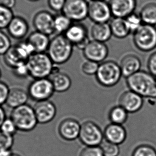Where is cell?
Listing matches in <instances>:
<instances>
[{
    "label": "cell",
    "instance_id": "obj_9",
    "mask_svg": "<svg viewBox=\"0 0 156 156\" xmlns=\"http://www.w3.org/2000/svg\"><path fill=\"white\" fill-rule=\"evenodd\" d=\"M104 137L101 129L95 122L89 120L81 125L79 138L87 147L100 146Z\"/></svg>",
    "mask_w": 156,
    "mask_h": 156
},
{
    "label": "cell",
    "instance_id": "obj_15",
    "mask_svg": "<svg viewBox=\"0 0 156 156\" xmlns=\"http://www.w3.org/2000/svg\"><path fill=\"white\" fill-rule=\"evenodd\" d=\"M54 18L48 11H40L33 17V25L36 31L50 36L55 33Z\"/></svg>",
    "mask_w": 156,
    "mask_h": 156
},
{
    "label": "cell",
    "instance_id": "obj_16",
    "mask_svg": "<svg viewBox=\"0 0 156 156\" xmlns=\"http://www.w3.org/2000/svg\"><path fill=\"white\" fill-rule=\"evenodd\" d=\"M108 3L112 17L123 19L135 12L137 6L136 0H109Z\"/></svg>",
    "mask_w": 156,
    "mask_h": 156
},
{
    "label": "cell",
    "instance_id": "obj_7",
    "mask_svg": "<svg viewBox=\"0 0 156 156\" xmlns=\"http://www.w3.org/2000/svg\"><path fill=\"white\" fill-rule=\"evenodd\" d=\"M133 34V42L139 51L148 52L156 49V26L143 23Z\"/></svg>",
    "mask_w": 156,
    "mask_h": 156
},
{
    "label": "cell",
    "instance_id": "obj_44",
    "mask_svg": "<svg viewBox=\"0 0 156 156\" xmlns=\"http://www.w3.org/2000/svg\"><path fill=\"white\" fill-rule=\"evenodd\" d=\"M6 118V114L5 110L2 106H0V127Z\"/></svg>",
    "mask_w": 156,
    "mask_h": 156
},
{
    "label": "cell",
    "instance_id": "obj_43",
    "mask_svg": "<svg viewBox=\"0 0 156 156\" xmlns=\"http://www.w3.org/2000/svg\"><path fill=\"white\" fill-rule=\"evenodd\" d=\"M16 3V0H0V4L11 9L15 6Z\"/></svg>",
    "mask_w": 156,
    "mask_h": 156
},
{
    "label": "cell",
    "instance_id": "obj_33",
    "mask_svg": "<svg viewBox=\"0 0 156 156\" xmlns=\"http://www.w3.org/2000/svg\"><path fill=\"white\" fill-rule=\"evenodd\" d=\"M0 131L7 135L14 136L17 133V127L10 117L6 118L0 127Z\"/></svg>",
    "mask_w": 156,
    "mask_h": 156
},
{
    "label": "cell",
    "instance_id": "obj_5",
    "mask_svg": "<svg viewBox=\"0 0 156 156\" xmlns=\"http://www.w3.org/2000/svg\"><path fill=\"white\" fill-rule=\"evenodd\" d=\"M97 82L102 87H111L117 84L122 77L120 65L112 60L100 63L95 75Z\"/></svg>",
    "mask_w": 156,
    "mask_h": 156
},
{
    "label": "cell",
    "instance_id": "obj_48",
    "mask_svg": "<svg viewBox=\"0 0 156 156\" xmlns=\"http://www.w3.org/2000/svg\"><path fill=\"white\" fill-rule=\"evenodd\" d=\"M1 76H2V71H1V68H0V79H1Z\"/></svg>",
    "mask_w": 156,
    "mask_h": 156
},
{
    "label": "cell",
    "instance_id": "obj_37",
    "mask_svg": "<svg viewBox=\"0 0 156 156\" xmlns=\"http://www.w3.org/2000/svg\"><path fill=\"white\" fill-rule=\"evenodd\" d=\"M14 144V136L8 135L0 131V150L11 149Z\"/></svg>",
    "mask_w": 156,
    "mask_h": 156
},
{
    "label": "cell",
    "instance_id": "obj_45",
    "mask_svg": "<svg viewBox=\"0 0 156 156\" xmlns=\"http://www.w3.org/2000/svg\"><path fill=\"white\" fill-rule=\"evenodd\" d=\"M13 154L11 149L0 150V156H11Z\"/></svg>",
    "mask_w": 156,
    "mask_h": 156
},
{
    "label": "cell",
    "instance_id": "obj_28",
    "mask_svg": "<svg viewBox=\"0 0 156 156\" xmlns=\"http://www.w3.org/2000/svg\"><path fill=\"white\" fill-rule=\"evenodd\" d=\"M128 112L120 105L112 107L109 112V118L111 123L123 125L128 119Z\"/></svg>",
    "mask_w": 156,
    "mask_h": 156
},
{
    "label": "cell",
    "instance_id": "obj_38",
    "mask_svg": "<svg viewBox=\"0 0 156 156\" xmlns=\"http://www.w3.org/2000/svg\"><path fill=\"white\" fill-rule=\"evenodd\" d=\"M80 156H104L100 146L86 147L81 152Z\"/></svg>",
    "mask_w": 156,
    "mask_h": 156
},
{
    "label": "cell",
    "instance_id": "obj_46",
    "mask_svg": "<svg viewBox=\"0 0 156 156\" xmlns=\"http://www.w3.org/2000/svg\"><path fill=\"white\" fill-rule=\"evenodd\" d=\"M28 1H30V2H35L39 1H40V0H28Z\"/></svg>",
    "mask_w": 156,
    "mask_h": 156
},
{
    "label": "cell",
    "instance_id": "obj_39",
    "mask_svg": "<svg viewBox=\"0 0 156 156\" xmlns=\"http://www.w3.org/2000/svg\"><path fill=\"white\" fill-rule=\"evenodd\" d=\"M14 75L19 78H25L30 76L26 63H23L13 69Z\"/></svg>",
    "mask_w": 156,
    "mask_h": 156
},
{
    "label": "cell",
    "instance_id": "obj_30",
    "mask_svg": "<svg viewBox=\"0 0 156 156\" xmlns=\"http://www.w3.org/2000/svg\"><path fill=\"white\" fill-rule=\"evenodd\" d=\"M14 17L12 9L0 4V30L6 29Z\"/></svg>",
    "mask_w": 156,
    "mask_h": 156
},
{
    "label": "cell",
    "instance_id": "obj_47",
    "mask_svg": "<svg viewBox=\"0 0 156 156\" xmlns=\"http://www.w3.org/2000/svg\"><path fill=\"white\" fill-rule=\"evenodd\" d=\"M21 156L20 154H15V153H13L12 156Z\"/></svg>",
    "mask_w": 156,
    "mask_h": 156
},
{
    "label": "cell",
    "instance_id": "obj_40",
    "mask_svg": "<svg viewBox=\"0 0 156 156\" xmlns=\"http://www.w3.org/2000/svg\"><path fill=\"white\" fill-rule=\"evenodd\" d=\"M10 88L6 83L0 80V106L6 103Z\"/></svg>",
    "mask_w": 156,
    "mask_h": 156
},
{
    "label": "cell",
    "instance_id": "obj_18",
    "mask_svg": "<svg viewBox=\"0 0 156 156\" xmlns=\"http://www.w3.org/2000/svg\"><path fill=\"white\" fill-rule=\"evenodd\" d=\"M143 104V98L130 90L122 93L119 99V105L131 114L139 112Z\"/></svg>",
    "mask_w": 156,
    "mask_h": 156
},
{
    "label": "cell",
    "instance_id": "obj_6",
    "mask_svg": "<svg viewBox=\"0 0 156 156\" xmlns=\"http://www.w3.org/2000/svg\"><path fill=\"white\" fill-rule=\"evenodd\" d=\"M34 53L32 46L26 41H21L10 49L3 55L4 62L12 69L18 66L26 63L28 59Z\"/></svg>",
    "mask_w": 156,
    "mask_h": 156
},
{
    "label": "cell",
    "instance_id": "obj_41",
    "mask_svg": "<svg viewBox=\"0 0 156 156\" xmlns=\"http://www.w3.org/2000/svg\"><path fill=\"white\" fill-rule=\"evenodd\" d=\"M66 0H48V4L51 10L55 12H62Z\"/></svg>",
    "mask_w": 156,
    "mask_h": 156
},
{
    "label": "cell",
    "instance_id": "obj_20",
    "mask_svg": "<svg viewBox=\"0 0 156 156\" xmlns=\"http://www.w3.org/2000/svg\"><path fill=\"white\" fill-rule=\"evenodd\" d=\"M119 65L122 76L127 78L141 70V61L136 55L129 54L122 58Z\"/></svg>",
    "mask_w": 156,
    "mask_h": 156
},
{
    "label": "cell",
    "instance_id": "obj_11",
    "mask_svg": "<svg viewBox=\"0 0 156 156\" xmlns=\"http://www.w3.org/2000/svg\"><path fill=\"white\" fill-rule=\"evenodd\" d=\"M112 17L108 2L101 0L89 2L88 18L94 23H108Z\"/></svg>",
    "mask_w": 156,
    "mask_h": 156
},
{
    "label": "cell",
    "instance_id": "obj_32",
    "mask_svg": "<svg viewBox=\"0 0 156 156\" xmlns=\"http://www.w3.org/2000/svg\"><path fill=\"white\" fill-rule=\"evenodd\" d=\"M104 156H118L120 152L119 145L106 140L100 145Z\"/></svg>",
    "mask_w": 156,
    "mask_h": 156
},
{
    "label": "cell",
    "instance_id": "obj_26",
    "mask_svg": "<svg viewBox=\"0 0 156 156\" xmlns=\"http://www.w3.org/2000/svg\"><path fill=\"white\" fill-rule=\"evenodd\" d=\"M110 28L112 36L119 39H123L128 36L131 33L127 26L124 19L113 17L110 21Z\"/></svg>",
    "mask_w": 156,
    "mask_h": 156
},
{
    "label": "cell",
    "instance_id": "obj_17",
    "mask_svg": "<svg viewBox=\"0 0 156 156\" xmlns=\"http://www.w3.org/2000/svg\"><path fill=\"white\" fill-rule=\"evenodd\" d=\"M81 126V125L76 119L66 118L59 123L58 132L63 139L69 141H74L79 138Z\"/></svg>",
    "mask_w": 156,
    "mask_h": 156
},
{
    "label": "cell",
    "instance_id": "obj_25",
    "mask_svg": "<svg viewBox=\"0 0 156 156\" xmlns=\"http://www.w3.org/2000/svg\"><path fill=\"white\" fill-rule=\"evenodd\" d=\"M91 34L93 40L104 43L112 36L109 23H94L91 28Z\"/></svg>",
    "mask_w": 156,
    "mask_h": 156
},
{
    "label": "cell",
    "instance_id": "obj_35",
    "mask_svg": "<svg viewBox=\"0 0 156 156\" xmlns=\"http://www.w3.org/2000/svg\"><path fill=\"white\" fill-rule=\"evenodd\" d=\"M99 63L87 60L82 64L81 70L82 73L86 75L91 76L96 75L99 67Z\"/></svg>",
    "mask_w": 156,
    "mask_h": 156
},
{
    "label": "cell",
    "instance_id": "obj_4",
    "mask_svg": "<svg viewBox=\"0 0 156 156\" xmlns=\"http://www.w3.org/2000/svg\"><path fill=\"white\" fill-rule=\"evenodd\" d=\"M10 117L20 132L33 131L38 124L34 108L28 104L13 109Z\"/></svg>",
    "mask_w": 156,
    "mask_h": 156
},
{
    "label": "cell",
    "instance_id": "obj_2",
    "mask_svg": "<svg viewBox=\"0 0 156 156\" xmlns=\"http://www.w3.org/2000/svg\"><path fill=\"white\" fill-rule=\"evenodd\" d=\"M73 50V45L64 34H57L51 39L46 53L55 65H60L69 60Z\"/></svg>",
    "mask_w": 156,
    "mask_h": 156
},
{
    "label": "cell",
    "instance_id": "obj_36",
    "mask_svg": "<svg viewBox=\"0 0 156 156\" xmlns=\"http://www.w3.org/2000/svg\"><path fill=\"white\" fill-rule=\"evenodd\" d=\"M12 47L10 38L3 30H0V55H4Z\"/></svg>",
    "mask_w": 156,
    "mask_h": 156
},
{
    "label": "cell",
    "instance_id": "obj_8",
    "mask_svg": "<svg viewBox=\"0 0 156 156\" xmlns=\"http://www.w3.org/2000/svg\"><path fill=\"white\" fill-rule=\"evenodd\" d=\"M28 92L31 99L39 102L49 100L55 92L50 78L35 79L28 87Z\"/></svg>",
    "mask_w": 156,
    "mask_h": 156
},
{
    "label": "cell",
    "instance_id": "obj_27",
    "mask_svg": "<svg viewBox=\"0 0 156 156\" xmlns=\"http://www.w3.org/2000/svg\"><path fill=\"white\" fill-rule=\"evenodd\" d=\"M144 24L156 26V3L150 2L142 8L139 13Z\"/></svg>",
    "mask_w": 156,
    "mask_h": 156
},
{
    "label": "cell",
    "instance_id": "obj_34",
    "mask_svg": "<svg viewBox=\"0 0 156 156\" xmlns=\"http://www.w3.org/2000/svg\"><path fill=\"white\" fill-rule=\"evenodd\" d=\"M132 156H156V150L152 146L141 145L135 149Z\"/></svg>",
    "mask_w": 156,
    "mask_h": 156
},
{
    "label": "cell",
    "instance_id": "obj_42",
    "mask_svg": "<svg viewBox=\"0 0 156 156\" xmlns=\"http://www.w3.org/2000/svg\"><path fill=\"white\" fill-rule=\"evenodd\" d=\"M147 67L148 72L156 78V52L150 55L148 59Z\"/></svg>",
    "mask_w": 156,
    "mask_h": 156
},
{
    "label": "cell",
    "instance_id": "obj_3",
    "mask_svg": "<svg viewBox=\"0 0 156 156\" xmlns=\"http://www.w3.org/2000/svg\"><path fill=\"white\" fill-rule=\"evenodd\" d=\"M30 76L34 80L49 78L55 64L47 53H34L26 62Z\"/></svg>",
    "mask_w": 156,
    "mask_h": 156
},
{
    "label": "cell",
    "instance_id": "obj_10",
    "mask_svg": "<svg viewBox=\"0 0 156 156\" xmlns=\"http://www.w3.org/2000/svg\"><path fill=\"white\" fill-rule=\"evenodd\" d=\"M89 2L87 0H66L61 13L74 23L88 18Z\"/></svg>",
    "mask_w": 156,
    "mask_h": 156
},
{
    "label": "cell",
    "instance_id": "obj_19",
    "mask_svg": "<svg viewBox=\"0 0 156 156\" xmlns=\"http://www.w3.org/2000/svg\"><path fill=\"white\" fill-rule=\"evenodd\" d=\"M9 36L15 40H22L27 36L29 31V25L23 17L15 16L7 27Z\"/></svg>",
    "mask_w": 156,
    "mask_h": 156
},
{
    "label": "cell",
    "instance_id": "obj_14",
    "mask_svg": "<svg viewBox=\"0 0 156 156\" xmlns=\"http://www.w3.org/2000/svg\"><path fill=\"white\" fill-rule=\"evenodd\" d=\"M38 124H46L55 118L57 108L50 100L36 102L33 107Z\"/></svg>",
    "mask_w": 156,
    "mask_h": 156
},
{
    "label": "cell",
    "instance_id": "obj_24",
    "mask_svg": "<svg viewBox=\"0 0 156 156\" xmlns=\"http://www.w3.org/2000/svg\"><path fill=\"white\" fill-rule=\"evenodd\" d=\"M49 78L53 83L55 92L58 93L66 92L72 85V80L70 76L61 71L51 75Z\"/></svg>",
    "mask_w": 156,
    "mask_h": 156
},
{
    "label": "cell",
    "instance_id": "obj_23",
    "mask_svg": "<svg viewBox=\"0 0 156 156\" xmlns=\"http://www.w3.org/2000/svg\"><path fill=\"white\" fill-rule=\"evenodd\" d=\"M50 40L49 36L36 30L32 32L26 39L33 48L35 53L46 52Z\"/></svg>",
    "mask_w": 156,
    "mask_h": 156
},
{
    "label": "cell",
    "instance_id": "obj_31",
    "mask_svg": "<svg viewBox=\"0 0 156 156\" xmlns=\"http://www.w3.org/2000/svg\"><path fill=\"white\" fill-rule=\"evenodd\" d=\"M124 20L131 33H134L143 24V22L139 13H136V12L133 13L131 15H129L128 17L124 18Z\"/></svg>",
    "mask_w": 156,
    "mask_h": 156
},
{
    "label": "cell",
    "instance_id": "obj_21",
    "mask_svg": "<svg viewBox=\"0 0 156 156\" xmlns=\"http://www.w3.org/2000/svg\"><path fill=\"white\" fill-rule=\"evenodd\" d=\"M104 136L106 141L119 145L126 139V130L122 125L111 123L106 127Z\"/></svg>",
    "mask_w": 156,
    "mask_h": 156
},
{
    "label": "cell",
    "instance_id": "obj_49",
    "mask_svg": "<svg viewBox=\"0 0 156 156\" xmlns=\"http://www.w3.org/2000/svg\"><path fill=\"white\" fill-rule=\"evenodd\" d=\"M91 1H101V0H91Z\"/></svg>",
    "mask_w": 156,
    "mask_h": 156
},
{
    "label": "cell",
    "instance_id": "obj_13",
    "mask_svg": "<svg viewBox=\"0 0 156 156\" xmlns=\"http://www.w3.org/2000/svg\"><path fill=\"white\" fill-rule=\"evenodd\" d=\"M83 55L88 60L102 63L108 57L109 49L104 43L90 41L83 50Z\"/></svg>",
    "mask_w": 156,
    "mask_h": 156
},
{
    "label": "cell",
    "instance_id": "obj_12",
    "mask_svg": "<svg viewBox=\"0 0 156 156\" xmlns=\"http://www.w3.org/2000/svg\"><path fill=\"white\" fill-rule=\"evenodd\" d=\"M64 35L73 46L82 50L90 41L87 28L80 23H73Z\"/></svg>",
    "mask_w": 156,
    "mask_h": 156
},
{
    "label": "cell",
    "instance_id": "obj_29",
    "mask_svg": "<svg viewBox=\"0 0 156 156\" xmlns=\"http://www.w3.org/2000/svg\"><path fill=\"white\" fill-rule=\"evenodd\" d=\"M73 21L63 13L55 16L54 18V28L55 33L64 34L72 25Z\"/></svg>",
    "mask_w": 156,
    "mask_h": 156
},
{
    "label": "cell",
    "instance_id": "obj_22",
    "mask_svg": "<svg viewBox=\"0 0 156 156\" xmlns=\"http://www.w3.org/2000/svg\"><path fill=\"white\" fill-rule=\"evenodd\" d=\"M29 98L28 91L19 87H13L10 89L6 104L14 109L27 104Z\"/></svg>",
    "mask_w": 156,
    "mask_h": 156
},
{
    "label": "cell",
    "instance_id": "obj_1",
    "mask_svg": "<svg viewBox=\"0 0 156 156\" xmlns=\"http://www.w3.org/2000/svg\"><path fill=\"white\" fill-rule=\"evenodd\" d=\"M127 87L142 97L156 99V78L149 72L143 70L126 78Z\"/></svg>",
    "mask_w": 156,
    "mask_h": 156
}]
</instances>
